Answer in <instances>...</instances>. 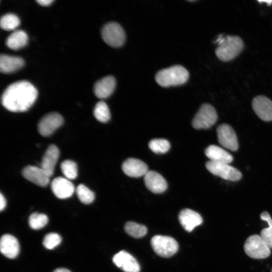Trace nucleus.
<instances>
[{"label": "nucleus", "instance_id": "f3484780", "mask_svg": "<svg viewBox=\"0 0 272 272\" xmlns=\"http://www.w3.org/2000/svg\"><path fill=\"white\" fill-rule=\"evenodd\" d=\"M59 156V150L55 145H50L46 150L40 164V167L51 177Z\"/></svg>", "mask_w": 272, "mask_h": 272}, {"label": "nucleus", "instance_id": "f03ea898", "mask_svg": "<svg viewBox=\"0 0 272 272\" xmlns=\"http://www.w3.org/2000/svg\"><path fill=\"white\" fill-rule=\"evenodd\" d=\"M218 46L215 50L218 58L222 61L227 62L237 57L244 48L242 39L236 35L218 36L215 40Z\"/></svg>", "mask_w": 272, "mask_h": 272}, {"label": "nucleus", "instance_id": "393cba45", "mask_svg": "<svg viewBox=\"0 0 272 272\" xmlns=\"http://www.w3.org/2000/svg\"><path fill=\"white\" fill-rule=\"evenodd\" d=\"M93 113L98 121L103 123L109 121L111 117L109 109L103 101H99L96 104Z\"/></svg>", "mask_w": 272, "mask_h": 272}, {"label": "nucleus", "instance_id": "2f4dec72", "mask_svg": "<svg viewBox=\"0 0 272 272\" xmlns=\"http://www.w3.org/2000/svg\"><path fill=\"white\" fill-rule=\"evenodd\" d=\"M61 241V236L56 233H48L45 236L43 244L48 249H52L60 244Z\"/></svg>", "mask_w": 272, "mask_h": 272}, {"label": "nucleus", "instance_id": "c9c22d12", "mask_svg": "<svg viewBox=\"0 0 272 272\" xmlns=\"http://www.w3.org/2000/svg\"><path fill=\"white\" fill-rule=\"evenodd\" d=\"M270 272H272V268H271V271H270Z\"/></svg>", "mask_w": 272, "mask_h": 272}, {"label": "nucleus", "instance_id": "bb28decb", "mask_svg": "<svg viewBox=\"0 0 272 272\" xmlns=\"http://www.w3.org/2000/svg\"><path fill=\"white\" fill-rule=\"evenodd\" d=\"M20 24L19 18L14 14H5L1 19V27L5 30H14L19 26Z\"/></svg>", "mask_w": 272, "mask_h": 272}, {"label": "nucleus", "instance_id": "39448f33", "mask_svg": "<svg viewBox=\"0 0 272 272\" xmlns=\"http://www.w3.org/2000/svg\"><path fill=\"white\" fill-rule=\"evenodd\" d=\"M101 34L104 41L111 47H120L125 40V34L122 27L115 22L105 24L102 28Z\"/></svg>", "mask_w": 272, "mask_h": 272}, {"label": "nucleus", "instance_id": "dca6fc26", "mask_svg": "<svg viewBox=\"0 0 272 272\" xmlns=\"http://www.w3.org/2000/svg\"><path fill=\"white\" fill-rule=\"evenodd\" d=\"M123 172L128 176L138 178L149 171L148 166L142 161L135 158H128L122 165Z\"/></svg>", "mask_w": 272, "mask_h": 272}, {"label": "nucleus", "instance_id": "aec40b11", "mask_svg": "<svg viewBox=\"0 0 272 272\" xmlns=\"http://www.w3.org/2000/svg\"><path fill=\"white\" fill-rule=\"evenodd\" d=\"M0 249L5 256L10 258H14L19 253L20 245L15 237L10 234H5L1 239Z\"/></svg>", "mask_w": 272, "mask_h": 272}, {"label": "nucleus", "instance_id": "cd10ccee", "mask_svg": "<svg viewBox=\"0 0 272 272\" xmlns=\"http://www.w3.org/2000/svg\"><path fill=\"white\" fill-rule=\"evenodd\" d=\"M60 169L65 178L69 180L75 179L77 177V165L72 160L63 161L61 164Z\"/></svg>", "mask_w": 272, "mask_h": 272}, {"label": "nucleus", "instance_id": "ddd939ff", "mask_svg": "<svg viewBox=\"0 0 272 272\" xmlns=\"http://www.w3.org/2000/svg\"><path fill=\"white\" fill-rule=\"evenodd\" d=\"M22 173L24 178L40 186H47L50 180V177L40 167L27 166Z\"/></svg>", "mask_w": 272, "mask_h": 272}, {"label": "nucleus", "instance_id": "f257e3e1", "mask_svg": "<svg viewBox=\"0 0 272 272\" xmlns=\"http://www.w3.org/2000/svg\"><path fill=\"white\" fill-rule=\"evenodd\" d=\"M38 96V91L30 82L20 81L10 85L4 91L1 102L7 110L14 112H24L34 104Z\"/></svg>", "mask_w": 272, "mask_h": 272}, {"label": "nucleus", "instance_id": "4468645a", "mask_svg": "<svg viewBox=\"0 0 272 272\" xmlns=\"http://www.w3.org/2000/svg\"><path fill=\"white\" fill-rule=\"evenodd\" d=\"M51 188L54 194L58 198L65 199L71 197L75 191V186L69 179L58 177L51 182Z\"/></svg>", "mask_w": 272, "mask_h": 272}, {"label": "nucleus", "instance_id": "423d86ee", "mask_svg": "<svg viewBox=\"0 0 272 272\" xmlns=\"http://www.w3.org/2000/svg\"><path fill=\"white\" fill-rule=\"evenodd\" d=\"M217 119L215 108L210 104L204 103L193 118L192 125L195 129H208L215 124Z\"/></svg>", "mask_w": 272, "mask_h": 272}, {"label": "nucleus", "instance_id": "7c9ffc66", "mask_svg": "<svg viewBox=\"0 0 272 272\" xmlns=\"http://www.w3.org/2000/svg\"><path fill=\"white\" fill-rule=\"evenodd\" d=\"M47 216L41 213H32L29 218V224L33 229L37 230L44 227L48 222Z\"/></svg>", "mask_w": 272, "mask_h": 272}, {"label": "nucleus", "instance_id": "0eeeda50", "mask_svg": "<svg viewBox=\"0 0 272 272\" xmlns=\"http://www.w3.org/2000/svg\"><path fill=\"white\" fill-rule=\"evenodd\" d=\"M155 252L163 257H169L178 250V244L173 238L163 235L154 236L151 240Z\"/></svg>", "mask_w": 272, "mask_h": 272}, {"label": "nucleus", "instance_id": "6ab92c4d", "mask_svg": "<svg viewBox=\"0 0 272 272\" xmlns=\"http://www.w3.org/2000/svg\"><path fill=\"white\" fill-rule=\"evenodd\" d=\"M116 86V80L113 76H108L97 81L94 87V92L99 99L109 97Z\"/></svg>", "mask_w": 272, "mask_h": 272}, {"label": "nucleus", "instance_id": "c85d7f7f", "mask_svg": "<svg viewBox=\"0 0 272 272\" xmlns=\"http://www.w3.org/2000/svg\"><path fill=\"white\" fill-rule=\"evenodd\" d=\"M149 147L155 153L164 154L169 150L170 144L165 139H155L150 141L149 143Z\"/></svg>", "mask_w": 272, "mask_h": 272}, {"label": "nucleus", "instance_id": "f8f14e48", "mask_svg": "<svg viewBox=\"0 0 272 272\" xmlns=\"http://www.w3.org/2000/svg\"><path fill=\"white\" fill-rule=\"evenodd\" d=\"M113 263L124 272H139L140 266L138 261L130 254L122 250L113 257Z\"/></svg>", "mask_w": 272, "mask_h": 272}, {"label": "nucleus", "instance_id": "f704fd0d", "mask_svg": "<svg viewBox=\"0 0 272 272\" xmlns=\"http://www.w3.org/2000/svg\"><path fill=\"white\" fill-rule=\"evenodd\" d=\"M53 272H71V271L66 268H59L56 269L55 270H54Z\"/></svg>", "mask_w": 272, "mask_h": 272}, {"label": "nucleus", "instance_id": "b1692460", "mask_svg": "<svg viewBox=\"0 0 272 272\" xmlns=\"http://www.w3.org/2000/svg\"><path fill=\"white\" fill-rule=\"evenodd\" d=\"M260 217L261 220L266 221L268 226L261 231L260 236L270 249H272V219L269 213L266 211L262 212Z\"/></svg>", "mask_w": 272, "mask_h": 272}, {"label": "nucleus", "instance_id": "20e7f679", "mask_svg": "<svg viewBox=\"0 0 272 272\" xmlns=\"http://www.w3.org/2000/svg\"><path fill=\"white\" fill-rule=\"evenodd\" d=\"M245 253L254 259H264L268 257L271 253L270 248L260 235L254 234L246 240L244 245Z\"/></svg>", "mask_w": 272, "mask_h": 272}, {"label": "nucleus", "instance_id": "9b49d317", "mask_svg": "<svg viewBox=\"0 0 272 272\" xmlns=\"http://www.w3.org/2000/svg\"><path fill=\"white\" fill-rule=\"evenodd\" d=\"M252 108L256 115L262 120H272V101L267 97L259 95L253 98Z\"/></svg>", "mask_w": 272, "mask_h": 272}, {"label": "nucleus", "instance_id": "a211bd4d", "mask_svg": "<svg viewBox=\"0 0 272 272\" xmlns=\"http://www.w3.org/2000/svg\"><path fill=\"white\" fill-rule=\"evenodd\" d=\"M178 219L181 226L189 232L202 223L201 216L197 212L188 209L181 211Z\"/></svg>", "mask_w": 272, "mask_h": 272}, {"label": "nucleus", "instance_id": "412c9836", "mask_svg": "<svg viewBox=\"0 0 272 272\" xmlns=\"http://www.w3.org/2000/svg\"><path fill=\"white\" fill-rule=\"evenodd\" d=\"M24 65V59L18 56L2 54L0 56V71L2 73L15 72Z\"/></svg>", "mask_w": 272, "mask_h": 272}, {"label": "nucleus", "instance_id": "1a4fd4ad", "mask_svg": "<svg viewBox=\"0 0 272 272\" xmlns=\"http://www.w3.org/2000/svg\"><path fill=\"white\" fill-rule=\"evenodd\" d=\"M63 122L62 116L57 112H51L44 116L38 124V130L41 135L48 137L59 127Z\"/></svg>", "mask_w": 272, "mask_h": 272}, {"label": "nucleus", "instance_id": "7ed1b4c3", "mask_svg": "<svg viewBox=\"0 0 272 272\" xmlns=\"http://www.w3.org/2000/svg\"><path fill=\"white\" fill-rule=\"evenodd\" d=\"M189 78L187 70L181 65H175L159 71L155 76L156 82L161 87L183 85Z\"/></svg>", "mask_w": 272, "mask_h": 272}, {"label": "nucleus", "instance_id": "2eb2a0df", "mask_svg": "<svg viewBox=\"0 0 272 272\" xmlns=\"http://www.w3.org/2000/svg\"><path fill=\"white\" fill-rule=\"evenodd\" d=\"M147 188L154 193H161L167 188V183L164 178L158 172L149 170L144 176Z\"/></svg>", "mask_w": 272, "mask_h": 272}, {"label": "nucleus", "instance_id": "9d476101", "mask_svg": "<svg viewBox=\"0 0 272 272\" xmlns=\"http://www.w3.org/2000/svg\"><path fill=\"white\" fill-rule=\"evenodd\" d=\"M218 140L219 144L224 148L232 151L238 149V142L236 133L229 124L224 123L220 125L217 129Z\"/></svg>", "mask_w": 272, "mask_h": 272}, {"label": "nucleus", "instance_id": "5701e85b", "mask_svg": "<svg viewBox=\"0 0 272 272\" xmlns=\"http://www.w3.org/2000/svg\"><path fill=\"white\" fill-rule=\"evenodd\" d=\"M28 37L27 33L22 30L15 31L7 38V46L13 50H18L24 47L27 44Z\"/></svg>", "mask_w": 272, "mask_h": 272}, {"label": "nucleus", "instance_id": "473e14b6", "mask_svg": "<svg viewBox=\"0 0 272 272\" xmlns=\"http://www.w3.org/2000/svg\"><path fill=\"white\" fill-rule=\"evenodd\" d=\"M6 200L2 193L0 194V210L3 211L6 206Z\"/></svg>", "mask_w": 272, "mask_h": 272}, {"label": "nucleus", "instance_id": "4be33fe9", "mask_svg": "<svg viewBox=\"0 0 272 272\" xmlns=\"http://www.w3.org/2000/svg\"><path fill=\"white\" fill-rule=\"evenodd\" d=\"M205 155L210 159V161L230 164L233 160L232 156L223 148L211 145L205 150Z\"/></svg>", "mask_w": 272, "mask_h": 272}, {"label": "nucleus", "instance_id": "c756f323", "mask_svg": "<svg viewBox=\"0 0 272 272\" xmlns=\"http://www.w3.org/2000/svg\"><path fill=\"white\" fill-rule=\"evenodd\" d=\"M76 192L80 200L84 204H90L95 199L94 193L83 184L78 186Z\"/></svg>", "mask_w": 272, "mask_h": 272}, {"label": "nucleus", "instance_id": "72a5a7b5", "mask_svg": "<svg viewBox=\"0 0 272 272\" xmlns=\"http://www.w3.org/2000/svg\"><path fill=\"white\" fill-rule=\"evenodd\" d=\"M36 2L42 6H48L50 5L53 2V0H37Z\"/></svg>", "mask_w": 272, "mask_h": 272}, {"label": "nucleus", "instance_id": "6e6552de", "mask_svg": "<svg viewBox=\"0 0 272 272\" xmlns=\"http://www.w3.org/2000/svg\"><path fill=\"white\" fill-rule=\"evenodd\" d=\"M206 167L212 174L225 180L236 181L242 177L240 171L229 164L209 161L206 163Z\"/></svg>", "mask_w": 272, "mask_h": 272}, {"label": "nucleus", "instance_id": "a878e982", "mask_svg": "<svg viewBox=\"0 0 272 272\" xmlns=\"http://www.w3.org/2000/svg\"><path fill=\"white\" fill-rule=\"evenodd\" d=\"M124 230L129 235L136 238L144 236L147 232L146 226L133 222H127L125 225Z\"/></svg>", "mask_w": 272, "mask_h": 272}]
</instances>
